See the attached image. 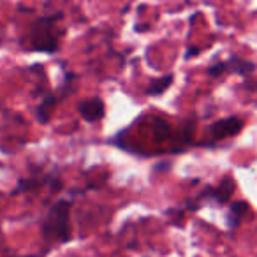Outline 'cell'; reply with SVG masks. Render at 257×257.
Instances as JSON below:
<instances>
[{
  "instance_id": "6da1fadb",
  "label": "cell",
  "mask_w": 257,
  "mask_h": 257,
  "mask_svg": "<svg viewBox=\"0 0 257 257\" xmlns=\"http://www.w3.org/2000/svg\"><path fill=\"white\" fill-rule=\"evenodd\" d=\"M64 18L60 11H55L53 15H44L37 18L30 25L29 37H27V50L37 51V53L53 55L60 48V39L64 37V29L58 27V22Z\"/></svg>"
},
{
  "instance_id": "7a4b0ae2",
  "label": "cell",
  "mask_w": 257,
  "mask_h": 257,
  "mask_svg": "<svg viewBox=\"0 0 257 257\" xmlns=\"http://www.w3.org/2000/svg\"><path fill=\"white\" fill-rule=\"evenodd\" d=\"M71 201L58 199L51 204L41 224V236L48 245H64L72 239Z\"/></svg>"
},
{
  "instance_id": "3957f363",
  "label": "cell",
  "mask_w": 257,
  "mask_h": 257,
  "mask_svg": "<svg viewBox=\"0 0 257 257\" xmlns=\"http://www.w3.org/2000/svg\"><path fill=\"white\" fill-rule=\"evenodd\" d=\"M234 189H236L234 178H232V176H224L217 187H206V189H204L203 192L197 194L194 199L187 201V203L183 204V208H185V210H190V211H196L197 208L203 204V201H206V199L217 203L218 206L227 204L229 199H231V196L234 194Z\"/></svg>"
},
{
  "instance_id": "277c9868",
  "label": "cell",
  "mask_w": 257,
  "mask_h": 257,
  "mask_svg": "<svg viewBox=\"0 0 257 257\" xmlns=\"http://www.w3.org/2000/svg\"><path fill=\"white\" fill-rule=\"evenodd\" d=\"M255 69L257 65L252 60H246V58L238 57V55H231L227 60H218L215 64L208 65L206 72L211 78H220L224 74H238L246 79L255 72Z\"/></svg>"
},
{
  "instance_id": "5b68a950",
  "label": "cell",
  "mask_w": 257,
  "mask_h": 257,
  "mask_svg": "<svg viewBox=\"0 0 257 257\" xmlns=\"http://www.w3.org/2000/svg\"><path fill=\"white\" fill-rule=\"evenodd\" d=\"M243 131V120L239 116H227L213 121L210 133L213 141H222L225 138H234Z\"/></svg>"
},
{
  "instance_id": "8992f818",
  "label": "cell",
  "mask_w": 257,
  "mask_h": 257,
  "mask_svg": "<svg viewBox=\"0 0 257 257\" xmlns=\"http://www.w3.org/2000/svg\"><path fill=\"white\" fill-rule=\"evenodd\" d=\"M78 111L81 118L88 123H95V121L102 120L106 116V104L100 97H93V99H85L78 104Z\"/></svg>"
},
{
  "instance_id": "52a82bcc",
  "label": "cell",
  "mask_w": 257,
  "mask_h": 257,
  "mask_svg": "<svg viewBox=\"0 0 257 257\" xmlns=\"http://www.w3.org/2000/svg\"><path fill=\"white\" fill-rule=\"evenodd\" d=\"M55 173H50V175H32L29 178H22L18 180V185L11 190V196H18V194H25V192H34V190L41 189V187L48 185L50 187V182L53 178Z\"/></svg>"
},
{
  "instance_id": "ba28073f",
  "label": "cell",
  "mask_w": 257,
  "mask_h": 257,
  "mask_svg": "<svg viewBox=\"0 0 257 257\" xmlns=\"http://www.w3.org/2000/svg\"><path fill=\"white\" fill-rule=\"evenodd\" d=\"M58 102H60V100H58V97L55 95V93H48V95H44L43 100L37 104L36 118H37V121H39L41 125H46L48 121L51 120V116H53V111H55V107H57Z\"/></svg>"
},
{
  "instance_id": "9c48e42d",
  "label": "cell",
  "mask_w": 257,
  "mask_h": 257,
  "mask_svg": "<svg viewBox=\"0 0 257 257\" xmlns=\"http://www.w3.org/2000/svg\"><path fill=\"white\" fill-rule=\"evenodd\" d=\"M248 213V203L246 201H234V203L229 204L227 217H225V224L231 231L238 229V225L241 224L243 217Z\"/></svg>"
},
{
  "instance_id": "30bf717a",
  "label": "cell",
  "mask_w": 257,
  "mask_h": 257,
  "mask_svg": "<svg viewBox=\"0 0 257 257\" xmlns=\"http://www.w3.org/2000/svg\"><path fill=\"white\" fill-rule=\"evenodd\" d=\"M173 81H175V74H166L162 78H157L145 88V93L150 97H161L173 85Z\"/></svg>"
},
{
  "instance_id": "8fae6325",
  "label": "cell",
  "mask_w": 257,
  "mask_h": 257,
  "mask_svg": "<svg viewBox=\"0 0 257 257\" xmlns=\"http://www.w3.org/2000/svg\"><path fill=\"white\" fill-rule=\"evenodd\" d=\"M76 79V74L71 71H65L64 72V79H62L60 86H58L57 90H55V95L58 97V100H64L65 97L69 95V93L72 92V81Z\"/></svg>"
},
{
  "instance_id": "7c38bea8",
  "label": "cell",
  "mask_w": 257,
  "mask_h": 257,
  "mask_svg": "<svg viewBox=\"0 0 257 257\" xmlns=\"http://www.w3.org/2000/svg\"><path fill=\"white\" fill-rule=\"evenodd\" d=\"M154 131H155V138H157L159 141H164L166 138L171 134V127H169L166 121H161V120L154 125Z\"/></svg>"
},
{
  "instance_id": "4fadbf2b",
  "label": "cell",
  "mask_w": 257,
  "mask_h": 257,
  "mask_svg": "<svg viewBox=\"0 0 257 257\" xmlns=\"http://www.w3.org/2000/svg\"><path fill=\"white\" fill-rule=\"evenodd\" d=\"M199 53H201V48L199 46H190V48H187V50H185V55H183V57H185L187 60H190V58L197 57Z\"/></svg>"
},
{
  "instance_id": "5bb4252c",
  "label": "cell",
  "mask_w": 257,
  "mask_h": 257,
  "mask_svg": "<svg viewBox=\"0 0 257 257\" xmlns=\"http://www.w3.org/2000/svg\"><path fill=\"white\" fill-rule=\"evenodd\" d=\"M25 257H36V255H25Z\"/></svg>"
},
{
  "instance_id": "9a60e30c",
  "label": "cell",
  "mask_w": 257,
  "mask_h": 257,
  "mask_svg": "<svg viewBox=\"0 0 257 257\" xmlns=\"http://www.w3.org/2000/svg\"><path fill=\"white\" fill-rule=\"evenodd\" d=\"M0 166H2V164H0Z\"/></svg>"
}]
</instances>
